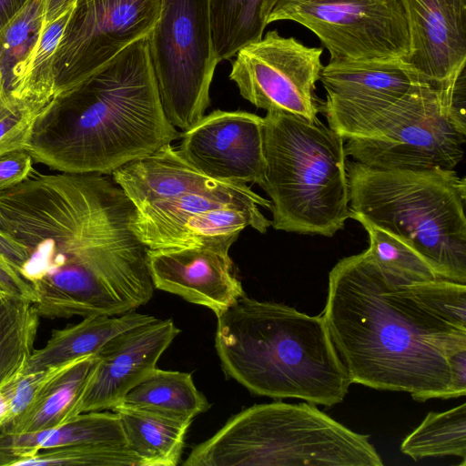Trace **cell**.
<instances>
[{"label": "cell", "mask_w": 466, "mask_h": 466, "mask_svg": "<svg viewBox=\"0 0 466 466\" xmlns=\"http://www.w3.org/2000/svg\"><path fill=\"white\" fill-rule=\"evenodd\" d=\"M322 317L352 383L417 401L452 398L449 356L466 348L465 284L405 283L364 250L329 271Z\"/></svg>", "instance_id": "cell-1"}, {"label": "cell", "mask_w": 466, "mask_h": 466, "mask_svg": "<svg viewBox=\"0 0 466 466\" xmlns=\"http://www.w3.org/2000/svg\"><path fill=\"white\" fill-rule=\"evenodd\" d=\"M8 235L27 251L25 277L61 275L116 314L147 304L148 248L134 232L136 206L112 177L41 173L0 192Z\"/></svg>", "instance_id": "cell-2"}, {"label": "cell", "mask_w": 466, "mask_h": 466, "mask_svg": "<svg viewBox=\"0 0 466 466\" xmlns=\"http://www.w3.org/2000/svg\"><path fill=\"white\" fill-rule=\"evenodd\" d=\"M147 37L38 111L26 147L34 162L111 176L181 137L163 111Z\"/></svg>", "instance_id": "cell-3"}, {"label": "cell", "mask_w": 466, "mask_h": 466, "mask_svg": "<svg viewBox=\"0 0 466 466\" xmlns=\"http://www.w3.org/2000/svg\"><path fill=\"white\" fill-rule=\"evenodd\" d=\"M217 318L224 373L251 393L326 407L343 401L352 382L322 315L244 295Z\"/></svg>", "instance_id": "cell-4"}, {"label": "cell", "mask_w": 466, "mask_h": 466, "mask_svg": "<svg viewBox=\"0 0 466 466\" xmlns=\"http://www.w3.org/2000/svg\"><path fill=\"white\" fill-rule=\"evenodd\" d=\"M350 218L400 238L445 280L466 284V183L454 169L346 162Z\"/></svg>", "instance_id": "cell-5"}, {"label": "cell", "mask_w": 466, "mask_h": 466, "mask_svg": "<svg viewBox=\"0 0 466 466\" xmlns=\"http://www.w3.org/2000/svg\"><path fill=\"white\" fill-rule=\"evenodd\" d=\"M264 118V174L276 230L332 237L350 218L345 140L318 117Z\"/></svg>", "instance_id": "cell-6"}, {"label": "cell", "mask_w": 466, "mask_h": 466, "mask_svg": "<svg viewBox=\"0 0 466 466\" xmlns=\"http://www.w3.org/2000/svg\"><path fill=\"white\" fill-rule=\"evenodd\" d=\"M183 466H382L369 436L315 404H255L197 445Z\"/></svg>", "instance_id": "cell-7"}, {"label": "cell", "mask_w": 466, "mask_h": 466, "mask_svg": "<svg viewBox=\"0 0 466 466\" xmlns=\"http://www.w3.org/2000/svg\"><path fill=\"white\" fill-rule=\"evenodd\" d=\"M465 68L450 81L415 82L362 137L346 140V156L377 168L454 169L466 142Z\"/></svg>", "instance_id": "cell-8"}, {"label": "cell", "mask_w": 466, "mask_h": 466, "mask_svg": "<svg viewBox=\"0 0 466 466\" xmlns=\"http://www.w3.org/2000/svg\"><path fill=\"white\" fill-rule=\"evenodd\" d=\"M163 111L187 131L209 106L217 61L211 38L209 0H163L160 17L147 37Z\"/></svg>", "instance_id": "cell-9"}, {"label": "cell", "mask_w": 466, "mask_h": 466, "mask_svg": "<svg viewBox=\"0 0 466 466\" xmlns=\"http://www.w3.org/2000/svg\"><path fill=\"white\" fill-rule=\"evenodd\" d=\"M282 20L314 33L329 62L402 61L410 52L401 0H279L268 25Z\"/></svg>", "instance_id": "cell-10"}, {"label": "cell", "mask_w": 466, "mask_h": 466, "mask_svg": "<svg viewBox=\"0 0 466 466\" xmlns=\"http://www.w3.org/2000/svg\"><path fill=\"white\" fill-rule=\"evenodd\" d=\"M162 1L77 0L55 52V96L75 89L147 37L160 17Z\"/></svg>", "instance_id": "cell-11"}, {"label": "cell", "mask_w": 466, "mask_h": 466, "mask_svg": "<svg viewBox=\"0 0 466 466\" xmlns=\"http://www.w3.org/2000/svg\"><path fill=\"white\" fill-rule=\"evenodd\" d=\"M321 55L322 48L268 31L238 50L229 78L242 97L258 108L312 119L319 112L315 89L323 67Z\"/></svg>", "instance_id": "cell-12"}, {"label": "cell", "mask_w": 466, "mask_h": 466, "mask_svg": "<svg viewBox=\"0 0 466 466\" xmlns=\"http://www.w3.org/2000/svg\"><path fill=\"white\" fill-rule=\"evenodd\" d=\"M319 80L326 91L319 111L346 141L364 137L420 79L401 60H393L329 62Z\"/></svg>", "instance_id": "cell-13"}, {"label": "cell", "mask_w": 466, "mask_h": 466, "mask_svg": "<svg viewBox=\"0 0 466 466\" xmlns=\"http://www.w3.org/2000/svg\"><path fill=\"white\" fill-rule=\"evenodd\" d=\"M264 118L246 111L215 110L181 135V157L224 182L261 185Z\"/></svg>", "instance_id": "cell-14"}, {"label": "cell", "mask_w": 466, "mask_h": 466, "mask_svg": "<svg viewBox=\"0 0 466 466\" xmlns=\"http://www.w3.org/2000/svg\"><path fill=\"white\" fill-rule=\"evenodd\" d=\"M238 235L204 244L147 249L155 289L211 309L216 316L245 295L228 255Z\"/></svg>", "instance_id": "cell-15"}, {"label": "cell", "mask_w": 466, "mask_h": 466, "mask_svg": "<svg viewBox=\"0 0 466 466\" xmlns=\"http://www.w3.org/2000/svg\"><path fill=\"white\" fill-rule=\"evenodd\" d=\"M179 332L172 319L156 318L112 338L96 354L74 416L122 403L127 392L157 368L160 356Z\"/></svg>", "instance_id": "cell-16"}, {"label": "cell", "mask_w": 466, "mask_h": 466, "mask_svg": "<svg viewBox=\"0 0 466 466\" xmlns=\"http://www.w3.org/2000/svg\"><path fill=\"white\" fill-rule=\"evenodd\" d=\"M136 208L188 194H202L270 209L271 202L246 184L211 178L190 164L171 143L111 174Z\"/></svg>", "instance_id": "cell-17"}, {"label": "cell", "mask_w": 466, "mask_h": 466, "mask_svg": "<svg viewBox=\"0 0 466 466\" xmlns=\"http://www.w3.org/2000/svg\"><path fill=\"white\" fill-rule=\"evenodd\" d=\"M401 2L410 42L402 63L421 81H450L466 66V0Z\"/></svg>", "instance_id": "cell-18"}, {"label": "cell", "mask_w": 466, "mask_h": 466, "mask_svg": "<svg viewBox=\"0 0 466 466\" xmlns=\"http://www.w3.org/2000/svg\"><path fill=\"white\" fill-rule=\"evenodd\" d=\"M271 226L259 208L222 205L149 223H131L150 249L204 244L239 233L248 227L266 233Z\"/></svg>", "instance_id": "cell-19"}, {"label": "cell", "mask_w": 466, "mask_h": 466, "mask_svg": "<svg viewBox=\"0 0 466 466\" xmlns=\"http://www.w3.org/2000/svg\"><path fill=\"white\" fill-rule=\"evenodd\" d=\"M78 444L127 445L118 415L88 411L40 431L0 432V466H15L41 451Z\"/></svg>", "instance_id": "cell-20"}, {"label": "cell", "mask_w": 466, "mask_h": 466, "mask_svg": "<svg viewBox=\"0 0 466 466\" xmlns=\"http://www.w3.org/2000/svg\"><path fill=\"white\" fill-rule=\"evenodd\" d=\"M154 319L133 310L122 315L83 318L78 323L55 329L46 345L34 350L23 374L96 355L117 334Z\"/></svg>", "instance_id": "cell-21"}, {"label": "cell", "mask_w": 466, "mask_h": 466, "mask_svg": "<svg viewBox=\"0 0 466 466\" xmlns=\"http://www.w3.org/2000/svg\"><path fill=\"white\" fill-rule=\"evenodd\" d=\"M119 419L127 446L139 466H177L192 420L120 403L112 409Z\"/></svg>", "instance_id": "cell-22"}, {"label": "cell", "mask_w": 466, "mask_h": 466, "mask_svg": "<svg viewBox=\"0 0 466 466\" xmlns=\"http://www.w3.org/2000/svg\"><path fill=\"white\" fill-rule=\"evenodd\" d=\"M122 403L187 420L210 408L191 373L157 368L130 390Z\"/></svg>", "instance_id": "cell-23"}, {"label": "cell", "mask_w": 466, "mask_h": 466, "mask_svg": "<svg viewBox=\"0 0 466 466\" xmlns=\"http://www.w3.org/2000/svg\"><path fill=\"white\" fill-rule=\"evenodd\" d=\"M279 0H209L211 38L219 63L259 40Z\"/></svg>", "instance_id": "cell-24"}, {"label": "cell", "mask_w": 466, "mask_h": 466, "mask_svg": "<svg viewBox=\"0 0 466 466\" xmlns=\"http://www.w3.org/2000/svg\"><path fill=\"white\" fill-rule=\"evenodd\" d=\"M96 360V355L78 360L30 409L12 420L1 432L16 434L40 431L75 417V407L86 385Z\"/></svg>", "instance_id": "cell-25"}, {"label": "cell", "mask_w": 466, "mask_h": 466, "mask_svg": "<svg viewBox=\"0 0 466 466\" xmlns=\"http://www.w3.org/2000/svg\"><path fill=\"white\" fill-rule=\"evenodd\" d=\"M39 319L30 300L0 296V387L23 373L35 350Z\"/></svg>", "instance_id": "cell-26"}, {"label": "cell", "mask_w": 466, "mask_h": 466, "mask_svg": "<svg viewBox=\"0 0 466 466\" xmlns=\"http://www.w3.org/2000/svg\"><path fill=\"white\" fill-rule=\"evenodd\" d=\"M44 29L42 0H29L0 31V85L5 101H11Z\"/></svg>", "instance_id": "cell-27"}, {"label": "cell", "mask_w": 466, "mask_h": 466, "mask_svg": "<svg viewBox=\"0 0 466 466\" xmlns=\"http://www.w3.org/2000/svg\"><path fill=\"white\" fill-rule=\"evenodd\" d=\"M400 451L415 461L456 456L466 465V404L443 412H429L402 441Z\"/></svg>", "instance_id": "cell-28"}, {"label": "cell", "mask_w": 466, "mask_h": 466, "mask_svg": "<svg viewBox=\"0 0 466 466\" xmlns=\"http://www.w3.org/2000/svg\"><path fill=\"white\" fill-rule=\"evenodd\" d=\"M72 8L45 26L11 102L39 111L55 97L54 56Z\"/></svg>", "instance_id": "cell-29"}, {"label": "cell", "mask_w": 466, "mask_h": 466, "mask_svg": "<svg viewBox=\"0 0 466 466\" xmlns=\"http://www.w3.org/2000/svg\"><path fill=\"white\" fill-rule=\"evenodd\" d=\"M369 235L366 249L371 258L386 272L405 283L440 279L428 262L400 238L366 223Z\"/></svg>", "instance_id": "cell-30"}, {"label": "cell", "mask_w": 466, "mask_h": 466, "mask_svg": "<svg viewBox=\"0 0 466 466\" xmlns=\"http://www.w3.org/2000/svg\"><path fill=\"white\" fill-rule=\"evenodd\" d=\"M139 466L127 445L78 444L39 451L15 466Z\"/></svg>", "instance_id": "cell-31"}, {"label": "cell", "mask_w": 466, "mask_h": 466, "mask_svg": "<svg viewBox=\"0 0 466 466\" xmlns=\"http://www.w3.org/2000/svg\"><path fill=\"white\" fill-rule=\"evenodd\" d=\"M37 113L18 103L0 100V157L26 150Z\"/></svg>", "instance_id": "cell-32"}, {"label": "cell", "mask_w": 466, "mask_h": 466, "mask_svg": "<svg viewBox=\"0 0 466 466\" xmlns=\"http://www.w3.org/2000/svg\"><path fill=\"white\" fill-rule=\"evenodd\" d=\"M33 158L26 150H17L0 157V192L27 178L33 170Z\"/></svg>", "instance_id": "cell-33"}, {"label": "cell", "mask_w": 466, "mask_h": 466, "mask_svg": "<svg viewBox=\"0 0 466 466\" xmlns=\"http://www.w3.org/2000/svg\"><path fill=\"white\" fill-rule=\"evenodd\" d=\"M0 287L12 296L35 300L31 285L0 256Z\"/></svg>", "instance_id": "cell-34"}, {"label": "cell", "mask_w": 466, "mask_h": 466, "mask_svg": "<svg viewBox=\"0 0 466 466\" xmlns=\"http://www.w3.org/2000/svg\"><path fill=\"white\" fill-rule=\"evenodd\" d=\"M451 374V396L457 398L466 393V348L460 349L449 356Z\"/></svg>", "instance_id": "cell-35"}, {"label": "cell", "mask_w": 466, "mask_h": 466, "mask_svg": "<svg viewBox=\"0 0 466 466\" xmlns=\"http://www.w3.org/2000/svg\"><path fill=\"white\" fill-rule=\"evenodd\" d=\"M0 256L18 273L28 259L26 249L10 236L0 232Z\"/></svg>", "instance_id": "cell-36"}, {"label": "cell", "mask_w": 466, "mask_h": 466, "mask_svg": "<svg viewBox=\"0 0 466 466\" xmlns=\"http://www.w3.org/2000/svg\"><path fill=\"white\" fill-rule=\"evenodd\" d=\"M77 0H42L45 26L70 10Z\"/></svg>", "instance_id": "cell-37"}, {"label": "cell", "mask_w": 466, "mask_h": 466, "mask_svg": "<svg viewBox=\"0 0 466 466\" xmlns=\"http://www.w3.org/2000/svg\"><path fill=\"white\" fill-rule=\"evenodd\" d=\"M29 0H0V31L25 6Z\"/></svg>", "instance_id": "cell-38"}, {"label": "cell", "mask_w": 466, "mask_h": 466, "mask_svg": "<svg viewBox=\"0 0 466 466\" xmlns=\"http://www.w3.org/2000/svg\"><path fill=\"white\" fill-rule=\"evenodd\" d=\"M0 232L5 234V235H8L7 233V228H6V226H5V222L4 220V218H2L1 214H0Z\"/></svg>", "instance_id": "cell-39"}, {"label": "cell", "mask_w": 466, "mask_h": 466, "mask_svg": "<svg viewBox=\"0 0 466 466\" xmlns=\"http://www.w3.org/2000/svg\"><path fill=\"white\" fill-rule=\"evenodd\" d=\"M4 294H7V293H5V292L3 290V289L0 287V296H1V295H4ZM7 295H9V294H7Z\"/></svg>", "instance_id": "cell-40"}, {"label": "cell", "mask_w": 466, "mask_h": 466, "mask_svg": "<svg viewBox=\"0 0 466 466\" xmlns=\"http://www.w3.org/2000/svg\"><path fill=\"white\" fill-rule=\"evenodd\" d=\"M0 100H4L2 96V90H1V85H0ZM5 101V100H4Z\"/></svg>", "instance_id": "cell-41"}]
</instances>
